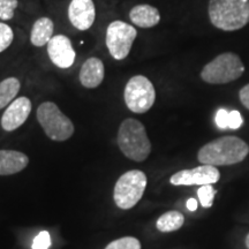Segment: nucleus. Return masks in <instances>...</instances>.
Returning <instances> with one entry per match:
<instances>
[{
    "mask_svg": "<svg viewBox=\"0 0 249 249\" xmlns=\"http://www.w3.org/2000/svg\"><path fill=\"white\" fill-rule=\"evenodd\" d=\"M245 245L246 247H247V249H249V233L247 235H246V239H245Z\"/></svg>",
    "mask_w": 249,
    "mask_h": 249,
    "instance_id": "28",
    "label": "nucleus"
},
{
    "mask_svg": "<svg viewBox=\"0 0 249 249\" xmlns=\"http://www.w3.org/2000/svg\"><path fill=\"white\" fill-rule=\"evenodd\" d=\"M229 117L230 112H227L225 108H219L216 113V118H214L217 126L222 129L229 128Z\"/></svg>",
    "mask_w": 249,
    "mask_h": 249,
    "instance_id": "24",
    "label": "nucleus"
},
{
    "mask_svg": "<svg viewBox=\"0 0 249 249\" xmlns=\"http://www.w3.org/2000/svg\"><path fill=\"white\" fill-rule=\"evenodd\" d=\"M239 99H240L241 104L249 110V83L242 87L239 91Z\"/></svg>",
    "mask_w": 249,
    "mask_h": 249,
    "instance_id": "26",
    "label": "nucleus"
},
{
    "mask_svg": "<svg viewBox=\"0 0 249 249\" xmlns=\"http://www.w3.org/2000/svg\"><path fill=\"white\" fill-rule=\"evenodd\" d=\"M210 22L223 31H236L249 23V0H210Z\"/></svg>",
    "mask_w": 249,
    "mask_h": 249,
    "instance_id": "3",
    "label": "nucleus"
},
{
    "mask_svg": "<svg viewBox=\"0 0 249 249\" xmlns=\"http://www.w3.org/2000/svg\"><path fill=\"white\" fill-rule=\"evenodd\" d=\"M220 179V172L216 166L203 165L194 169L181 170L171 176L170 182L173 186H204L213 185Z\"/></svg>",
    "mask_w": 249,
    "mask_h": 249,
    "instance_id": "9",
    "label": "nucleus"
},
{
    "mask_svg": "<svg viewBox=\"0 0 249 249\" xmlns=\"http://www.w3.org/2000/svg\"><path fill=\"white\" fill-rule=\"evenodd\" d=\"M68 20L75 29L89 30L96 20V6L92 0H71L68 5Z\"/></svg>",
    "mask_w": 249,
    "mask_h": 249,
    "instance_id": "11",
    "label": "nucleus"
},
{
    "mask_svg": "<svg viewBox=\"0 0 249 249\" xmlns=\"http://www.w3.org/2000/svg\"><path fill=\"white\" fill-rule=\"evenodd\" d=\"M197 205H198V203H197V201L195 200V198H189V200L187 201V203H186L187 209H188L189 211H192V213L197 209Z\"/></svg>",
    "mask_w": 249,
    "mask_h": 249,
    "instance_id": "27",
    "label": "nucleus"
},
{
    "mask_svg": "<svg viewBox=\"0 0 249 249\" xmlns=\"http://www.w3.org/2000/svg\"><path fill=\"white\" fill-rule=\"evenodd\" d=\"M36 117L46 136L52 141H67L75 132L71 120L53 102L42 103L37 107Z\"/></svg>",
    "mask_w": 249,
    "mask_h": 249,
    "instance_id": "5",
    "label": "nucleus"
},
{
    "mask_svg": "<svg viewBox=\"0 0 249 249\" xmlns=\"http://www.w3.org/2000/svg\"><path fill=\"white\" fill-rule=\"evenodd\" d=\"M29 164L26 154L17 150H0V176H12L23 171Z\"/></svg>",
    "mask_w": 249,
    "mask_h": 249,
    "instance_id": "15",
    "label": "nucleus"
},
{
    "mask_svg": "<svg viewBox=\"0 0 249 249\" xmlns=\"http://www.w3.org/2000/svg\"><path fill=\"white\" fill-rule=\"evenodd\" d=\"M126 107L133 113L142 114L154 107L156 89L147 76L135 75L130 77L124 90Z\"/></svg>",
    "mask_w": 249,
    "mask_h": 249,
    "instance_id": "7",
    "label": "nucleus"
},
{
    "mask_svg": "<svg viewBox=\"0 0 249 249\" xmlns=\"http://www.w3.org/2000/svg\"><path fill=\"white\" fill-rule=\"evenodd\" d=\"M216 194H217V191L213 188V185L201 186L200 188L197 189L198 200H200V203L202 207L205 208V209L213 207Z\"/></svg>",
    "mask_w": 249,
    "mask_h": 249,
    "instance_id": "19",
    "label": "nucleus"
},
{
    "mask_svg": "<svg viewBox=\"0 0 249 249\" xmlns=\"http://www.w3.org/2000/svg\"><path fill=\"white\" fill-rule=\"evenodd\" d=\"M48 55L52 64L61 70H67L74 65L76 59V52L73 48V43L66 35H55L52 37L46 45Z\"/></svg>",
    "mask_w": 249,
    "mask_h": 249,
    "instance_id": "10",
    "label": "nucleus"
},
{
    "mask_svg": "<svg viewBox=\"0 0 249 249\" xmlns=\"http://www.w3.org/2000/svg\"><path fill=\"white\" fill-rule=\"evenodd\" d=\"M105 249H141V242L134 236H124L110 242Z\"/></svg>",
    "mask_w": 249,
    "mask_h": 249,
    "instance_id": "20",
    "label": "nucleus"
},
{
    "mask_svg": "<svg viewBox=\"0 0 249 249\" xmlns=\"http://www.w3.org/2000/svg\"><path fill=\"white\" fill-rule=\"evenodd\" d=\"M244 73L241 58L233 52H224L202 68L200 76L208 85H226L240 79Z\"/></svg>",
    "mask_w": 249,
    "mask_h": 249,
    "instance_id": "4",
    "label": "nucleus"
},
{
    "mask_svg": "<svg viewBox=\"0 0 249 249\" xmlns=\"http://www.w3.org/2000/svg\"><path fill=\"white\" fill-rule=\"evenodd\" d=\"M51 246V235L48 231H40L34 239L33 249H49Z\"/></svg>",
    "mask_w": 249,
    "mask_h": 249,
    "instance_id": "23",
    "label": "nucleus"
},
{
    "mask_svg": "<svg viewBox=\"0 0 249 249\" xmlns=\"http://www.w3.org/2000/svg\"><path fill=\"white\" fill-rule=\"evenodd\" d=\"M18 5V0H0V18L2 21L11 20L14 17Z\"/></svg>",
    "mask_w": 249,
    "mask_h": 249,
    "instance_id": "22",
    "label": "nucleus"
},
{
    "mask_svg": "<svg viewBox=\"0 0 249 249\" xmlns=\"http://www.w3.org/2000/svg\"><path fill=\"white\" fill-rule=\"evenodd\" d=\"M21 89V82L18 77L11 76L0 82V110L8 107Z\"/></svg>",
    "mask_w": 249,
    "mask_h": 249,
    "instance_id": "18",
    "label": "nucleus"
},
{
    "mask_svg": "<svg viewBox=\"0 0 249 249\" xmlns=\"http://www.w3.org/2000/svg\"><path fill=\"white\" fill-rule=\"evenodd\" d=\"M249 154V145L234 135L214 139L197 152V160L211 166H230L241 163Z\"/></svg>",
    "mask_w": 249,
    "mask_h": 249,
    "instance_id": "1",
    "label": "nucleus"
},
{
    "mask_svg": "<svg viewBox=\"0 0 249 249\" xmlns=\"http://www.w3.org/2000/svg\"><path fill=\"white\" fill-rule=\"evenodd\" d=\"M138 37V30L132 24L121 20L112 21L105 33V44L114 60L121 61L128 57Z\"/></svg>",
    "mask_w": 249,
    "mask_h": 249,
    "instance_id": "8",
    "label": "nucleus"
},
{
    "mask_svg": "<svg viewBox=\"0 0 249 249\" xmlns=\"http://www.w3.org/2000/svg\"><path fill=\"white\" fill-rule=\"evenodd\" d=\"M244 124V119H242L241 113L239 111L233 110L230 112L229 117V128L230 129H238L240 128Z\"/></svg>",
    "mask_w": 249,
    "mask_h": 249,
    "instance_id": "25",
    "label": "nucleus"
},
{
    "mask_svg": "<svg viewBox=\"0 0 249 249\" xmlns=\"http://www.w3.org/2000/svg\"><path fill=\"white\" fill-rule=\"evenodd\" d=\"M105 77V66L102 59L90 57L83 62L80 68V83L87 89L98 88Z\"/></svg>",
    "mask_w": 249,
    "mask_h": 249,
    "instance_id": "13",
    "label": "nucleus"
},
{
    "mask_svg": "<svg viewBox=\"0 0 249 249\" xmlns=\"http://www.w3.org/2000/svg\"><path fill=\"white\" fill-rule=\"evenodd\" d=\"M129 20L133 26L142 28V29H149L160 22V13L155 6L140 4L130 9Z\"/></svg>",
    "mask_w": 249,
    "mask_h": 249,
    "instance_id": "14",
    "label": "nucleus"
},
{
    "mask_svg": "<svg viewBox=\"0 0 249 249\" xmlns=\"http://www.w3.org/2000/svg\"><path fill=\"white\" fill-rule=\"evenodd\" d=\"M14 33L13 29L7 23L0 22V53L7 50L13 43Z\"/></svg>",
    "mask_w": 249,
    "mask_h": 249,
    "instance_id": "21",
    "label": "nucleus"
},
{
    "mask_svg": "<svg viewBox=\"0 0 249 249\" xmlns=\"http://www.w3.org/2000/svg\"><path fill=\"white\" fill-rule=\"evenodd\" d=\"M147 183V174L142 171L130 170L124 173L114 185V203L123 210L132 209L142 198Z\"/></svg>",
    "mask_w": 249,
    "mask_h": 249,
    "instance_id": "6",
    "label": "nucleus"
},
{
    "mask_svg": "<svg viewBox=\"0 0 249 249\" xmlns=\"http://www.w3.org/2000/svg\"><path fill=\"white\" fill-rule=\"evenodd\" d=\"M185 224V216L179 211L172 210L161 214L156 222V227L161 233L178 231Z\"/></svg>",
    "mask_w": 249,
    "mask_h": 249,
    "instance_id": "17",
    "label": "nucleus"
},
{
    "mask_svg": "<svg viewBox=\"0 0 249 249\" xmlns=\"http://www.w3.org/2000/svg\"><path fill=\"white\" fill-rule=\"evenodd\" d=\"M54 33V23L48 17H42L34 22L30 30V43L36 48L48 45Z\"/></svg>",
    "mask_w": 249,
    "mask_h": 249,
    "instance_id": "16",
    "label": "nucleus"
},
{
    "mask_svg": "<svg viewBox=\"0 0 249 249\" xmlns=\"http://www.w3.org/2000/svg\"><path fill=\"white\" fill-rule=\"evenodd\" d=\"M117 142L120 151L130 160L144 161L151 154V142L141 121L127 118L120 124Z\"/></svg>",
    "mask_w": 249,
    "mask_h": 249,
    "instance_id": "2",
    "label": "nucleus"
},
{
    "mask_svg": "<svg viewBox=\"0 0 249 249\" xmlns=\"http://www.w3.org/2000/svg\"><path fill=\"white\" fill-rule=\"evenodd\" d=\"M33 104L28 97H18L14 99L6 107L1 117V127L6 132H13L26 123L29 117Z\"/></svg>",
    "mask_w": 249,
    "mask_h": 249,
    "instance_id": "12",
    "label": "nucleus"
}]
</instances>
